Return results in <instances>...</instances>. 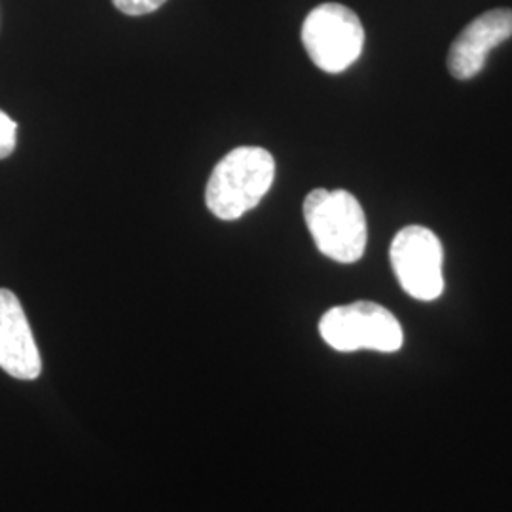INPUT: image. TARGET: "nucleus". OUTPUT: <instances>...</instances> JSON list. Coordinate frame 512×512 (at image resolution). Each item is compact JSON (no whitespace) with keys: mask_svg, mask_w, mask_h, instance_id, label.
I'll use <instances>...</instances> for the list:
<instances>
[{"mask_svg":"<svg viewBox=\"0 0 512 512\" xmlns=\"http://www.w3.org/2000/svg\"><path fill=\"white\" fill-rule=\"evenodd\" d=\"M321 338L342 353L372 349L393 353L403 348V327L384 306L374 302H353L327 311L319 321Z\"/></svg>","mask_w":512,"mask_h":512,"instance_id":"obj_4","label":"nucleus"},{"mask_svg":"<svg viewBox=\"0 0 512 512\" xmlns=\"http://www.w3.org/2000/svg\"><path fill=\"white\" fill-rule=\"evenodd\" d=\"M274 156L260 147H239L215 165L205 188L207 209L220 220H238L272 188Z\"/></svg>","mask_w":512,"mask_h":512,"instance_id":"obj_1","label":"nucleus"},{"mask_svg":"<svg viewBox=\"0 0 512 512\" xmlns=\"http://www.w3.org/2000/svg\"><path fill=\"white\" fill-rule=\"evenodd\" d=\"M167 0H112V4L126 16H147L164 6Z\"/></svg>","mask_w":512,"mask_h":512,"instance_id":"obj_9","label":"nucleus"},{"mask_svg":"<svg viewBox=\"0 0 512 512\" xmlns=\"http://www.w3.org/2000/svg\"><path fill=\"white\" fill-rule=\"evenodd\" d=\"M302 44L321 71L344 73L363 54L365 29L348 6L327 2L304 19Z\"/></svg>","mask_w":512,"mask_h":512,"instance_id":"obj_3","label":"nucleus"},{"mask_svg":"<svg viewBox=\"0 0 512 512\" xmlns=\"http://www.w3.org/2000/svg\"><path fill=\"white\" fill-rule=\"evenodd\" d=\"M18 143V124L4 112L0 110V160L8 158Z\"/></svg>","mask_w":512,"mask_h":512,"instance_id":"obj_8","label":"nucleus"},{"mask_svg":"<svg viewBox=\"0 0 512 512\" xmlns=\"http://www.w3.org/2000/svg\"><path fill=\"white\" fill-rule=\"evenodd\" d=\"M304 219L317 249L330 260L353 264L365 255V211L348 190H311L304 200Z\"/></svg>","mask_w":512,"mask_h":512,"instance_id":"obj_2","label":"nucleus"},{"mask_svg":"<svg viewBox=\"0 0 512 512\" xmlns=\"http://www.w3.org/2000/svg\"><path fill=\"white\" fill-rule=\"evenodd\" d=\"M512 37V10L497 8L473 19L454 40L448 69L458 80H469L486 65L490 52Z\"/></svg>","mask_w":512,"mask_h":512,"instance_id":"obj_7","label":"nucleus"},{"mask_svg":"<svg viewBox=\"0 0 512 512\" xmlns=\"http://www.w3.org/2000/svg\"><path fill=\"white\" fill-rule=\"evenodd\" d=\"M389 258L404 293L431 302L444 291V251L440 239L425 226H406L391 243Z\"/></svg>","mask_w":512,"mask_h":512,"instance_id":"obj_5","label":"nucleus"},{"mask_svg":"<svg viewBox=\"0 0 512 512\" xmlns=\"http://www.w3.org/2000/svg\"><path fill=\"white\" fill-rule=\"evenodd\" d=\"M0 368L16 380H37L42 359L18 296L0 289Z\"/></svg>","mask_w":512,"mask_h":512,"instance_id":"obj_6","label":"nucleus"}]
</instances>
